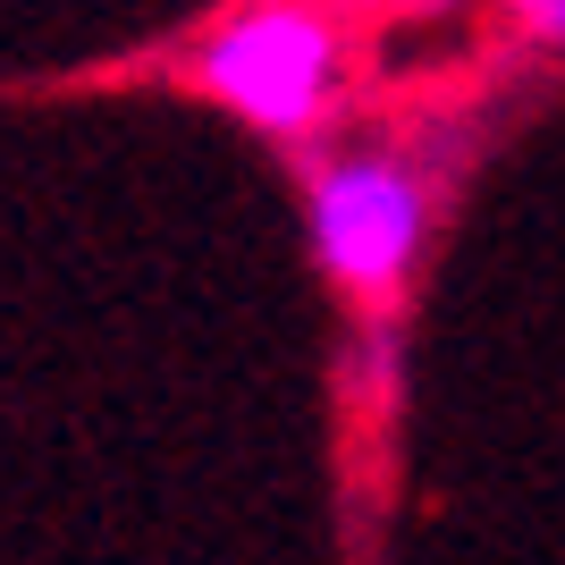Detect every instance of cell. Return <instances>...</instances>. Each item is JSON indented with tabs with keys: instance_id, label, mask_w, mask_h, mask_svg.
<instances>
[{
	"instance_id": "1",
	"label": "cell",
	"mask_w": 565,
	"mask_h": 565,
	"mask_svg": "<svg viewBox=\"0 0 565 565\" xmlns=\"http://www.w3.org/2000/svg\"><path fill=\"white\" fill-rule=\"evenodd\" d=\"M186 76L245 127L305 143L347 102V25L321 0H245L186 51Z\"/></svg>"
},
{
	"instance_id": "3",
	"label": "cell",
	"mask_w": 565,
	"mask_h": 565,
	"mask_svg": "<svg viewBox=\"0 0 565 565\" xmlns=\"http://www.w3.org/2000/svg\"><path fill=\"white\" fill-rule=\"evenodd\" d=\"M523 25H532L548 51H565V0H523Z\"/></svg>"
},
{
	"instance_id": "4",
	"label": "cell",
	"mask_w": 565,
	"mask_h": 565,
	"mask_svg": "<svg viewBox=\"0 0 565 565\" xmlns=\"http://www.w3.org/2000/svg\"><path fill=\"white\" fill-rule=\"evenodd\" d=\"M397 9H465V0H397Z\"/></svg>"
},
{
	"instance_id": "2",
	"label": "cell",
	"mask_w": 565,
	"mask_h": 565,
	"mask_svg": "<svg viewBox=\"0 0 565 565\" xmlns=\"http://www.w3.org/2000/svg\"><path fill=\"white\" fill-rule=\"evenodd\" d=\"M430 161L405 143H363L312 169V245L330 262V279L363 305H388L430 236Z\"/></svg>"
}]
</instances>
